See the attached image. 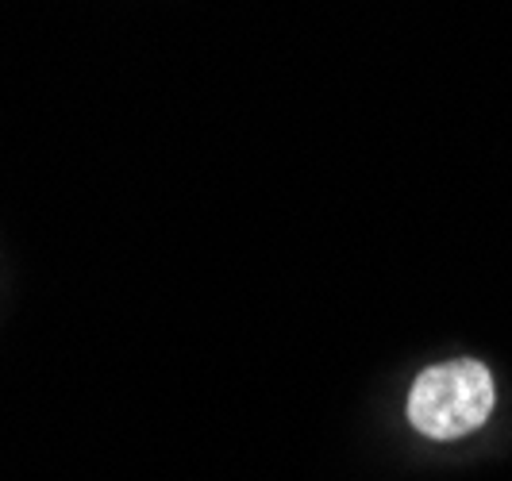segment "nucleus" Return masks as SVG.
<instances>
[{"mask_svg": "<svg viewBox=\"0 0 512 481\" xmlns=\"http://www.w3.org/2000/svg\"><path fill=\"white\" fill-rule=\"evenodd\" d=\"M497 385L486 362L451 358L412 381L409 424L428 439H462L493 416Z\"/></svg>", "mask_w": 512, "mask_h": 481, "instance_id": "1", "label": "nucleus"}]
</instances>
